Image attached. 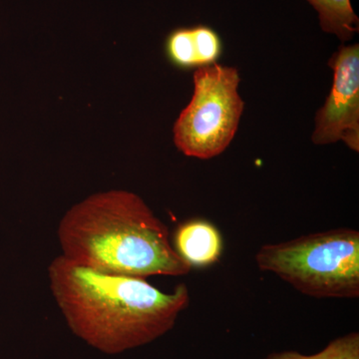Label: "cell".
Instances as JSON below:
<instances>
[{
    "label": "cell",
    "instance_id": "cell-1",
    "mask_svg": "<svg viewBox=\"0 0 359 359\" xmlns=\"http://www.w3.org/2000/svg\"><path fill=\"white\" fill-rule=\"evenodd\" d=\"M54 299L73 334L107 354L159 339L190 304L185 283L163 292L145 278L94 271L58 256L48 266Z\"/></svg>",
    "mask_w": 359,
    "mask_h": 359
},
{
    "label": "cell",
    "instance_id": "cell-6",
    "mask_svg": "<svg viewBox=\"0 0 359 359\" xmlns=\"http://www.w3.org/2000/svg\"><path fill=\"white\" fill-rule=\"evenodd\" d=\"M173 247L191 268H205L219 261L223 238L216 226L205 219H191L175 231Z\"/></svg>",
    "mask_w": 359,
    "mask_h": 359
},
{
    "label": "cell",
    "instance_id": "cell-8",
    "mask_svg": "<svg viewBox=\"0 0 359 359\" xmlns=\"http://www.w3.org/2000/svg\"><path fill=\"white\" fill-rule=\"evenodd\" d=\"M266 359H359V335L358 332L337 337L323 351L314 354H302L297 351H282L269 354Z\"/></svg>",
    "mask_w": 359,
    "mask_h": 359
},
{
    "label": "cell",
    "instance_id": "cell-7",
    "mask_svg": "<svg viewBox=\"0 0 359 359\" xmlns=\"http://www.w3.org/2000/svg\"><path fill=\"white\" fill-rule=\"evenodd\" d=\"M316 9L323 32L341 41L351 39L358 32L359 20L351 0H306Z\"/></svg>",
    "mask_w": 359,
    "mask_h": 359
},
{
    "label": "cell",
    "instance_id": "cell-10",
    "mask_svg": "<svg viewBox=\"0 0 359 359\" xmlns=\"http://www.w3.org/2000/svg\"><path fill=\"white\" fill-rule=\"evenodd\" d=\"M192 32L198 68L216 65L223 53V43L218 33L205 25L193 27Z\"/></svg>",
    "mask_w": 359,
    "mask_h": 359
},
{
    "label": "cell",
    "instance_id": "cell-9",
    "mask_svg": "<svg viewBox=\"0 0 359 359\" xmlns=\"http://www.w3.org/2000/svg\"><path fill=\"white\" fill-rule=\"evenodd\" d=\"M165 54L168 61L179 69L198 67L192 28H177L170 33L165 41Z\"/></svg>",
    "mask_w": 359,
    "mask_h": 359
},
{
    "label": "cell",
    "instance_id": "cell-4",
    "mask_svg": "<svg viewBox=\"0 0 359 359\" xmlns=\"http://www.w3.org/2000/svg\"><path fill=\"white\" fill-rule=\"evenodd\" d=\"M193 78L192 99L174 125L175 145L188 157L212 159L230 146L244 112L240 74L216 63L198 68Z\"/></svg>",
    "mask_w": 359,
    "mask_h": 359
},
{
    "label": "cell",
    "instance_id": "cell-2",
    "mask_svg": "<svg viewBox=\"0 0 359 359\" xmlns=\"http://www.w3.org/2000/svg\"><path fill=\"white\" fill-rule=\"evenodd\" d=\"M57 236L63 257L94 271L146 278L192 269L175 250L166 224L128 191L96 193L73 205Z\"/></svg>",
    "mask_w": 359,
    "mask_h": 359
},
{
    "label": "cell",
    "instance_id": "cell-3",
    "mask_svg": "<svg viewBox=\"0 0 359 359\" xmlns=\"http://www.w3.org/2000/svg\"><path fill=\"white\" fill-rule=\"evenodd\" d=\"M257 268L316 299L359 297V231L335 229L259 248Z\"/></svg>",
    "mask_w": 359,
    "mask_h": 359
},
{
    "label": "cell",
    "instance_id": "cell-5",
    "mask_svg": "<svg viewBox=\"0 0 359 359\" xmlns=\"http://www.w3.org/2000/svg\"><path fill=\"white\" fill-rule=\"evenodd\" d=\"M334 84L325 103L316 115L313 142L327 145L342 141L359 151V47L342 45L328 62Z\"/></svg>",
    "mask_w": 359,
    "mask_h": 359
}]
</instances>
